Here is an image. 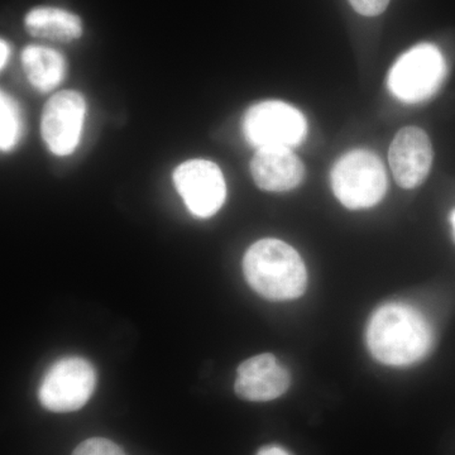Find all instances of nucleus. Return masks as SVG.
Here are the masks:
<instances>
[{"mask_svg":"<svg viewBox=\"0 0 455 455\" xmlns=\"http://www.w3.org/2000/svg\"><path fill=\"white\" fill-rule=\"evenodd\" d=\"M368 348L387 366H407L427 355L433 343L429 323L414 307L390 304L379 307L367 329Z\"/></svg>","mask_w":455,"mask_h":455,"instance_id":"1","label":"nucleus"},{"mask_svg":"<svg viewBox=\"0 0 455 455\" xmlns=\"http://www.w3.org/2000/svg\"><path fill=\"white\" fill-rule=\"evenodd\" d=\"M243 272L248 284L268 300H293L307 289L304 260L291 245L278 239H262L251 245Z\"/></svg>","mask_w":455,"mask_h":455,"instance_id":"2","label":"nucleus"},{"mask_svg":"<svg viewBox=\"0 0 455 455\" xmlns=\"http://www.w3.org/2000/svg\"><path fill=\"white\" fill-rule=\"evenodd\" d=\"M335 196L349 209H366L381 202L387 176L379 156L364 149L348 152L331 171Z\"/></svg>","mask_w":455,"mask_h":455,"instance_id":"3","label":"nucleus"},{"mask_svg":"<svg viewBox=\"0 0 455 455\" xmlns=\"http://www.w3.org/2000/svg\"><path fill=\"white\" fill-rule=\"evenodd\" d=\"M447 64L438 47L421 44L407 51L388 75V88L403 103H419L433 97L445 79Z\"/></svg>","mask_w":455,"mask_h":455,"instance_id":"4","label":"nucleus"},{"mask_svg":"<svg viewBox=\"0 0 455 455\" xmlns=\"http://www.w3.org/2000/svg\"><path fill=\"white\" fill-rule=\"evenodd\" d=\"M97 386V373L86 359L68 357L53 363L42 379L38 400L49 411L74 412L86 405Z\"/></svg>","mask_w":455,"mask_h":455,"instance_id":"5","label":"nucleus"},{"mask_svg":"<svg viewBox=\"0 0 455 455\" xmlns=\"http://www.w3.org/2000/svg\"><path fill=\"white\" fill-rule=\"evenodd\" d=\"M245 139L259 148L300 145L307 123L300 110L283 101H262L248 109L243 121Z\"/></svg>","mask_w":455,"mask_h":455,"instance_id":"6","label":"nucleus"},{"mask_svg":"<svg viewBox=\"0 0 455 455\" xmlns=\"http://www.w3.org/2000/svg\"><path fill=\"white\" fill-rule=\"evenodd\" d=\"M173 182L191 214L209 218L226 202L227 185L223 172L208 160H191L180 164Z\"/></svg>","mask_w":455,"mask_h":455,"instance_id":"7","label":"nucleus"},{"mask_svg":"<svg viewBox=\"0 0 455 455\" xmlns=\"http://www.w3.org/2000/svg\"><path fill=\"white\" fill-rule=\"evenodd\" d=\"M86 116L85 99L74 90L57 92L42 113L41 132L52 154H73L82 137Z\"/></svg>","mask_w":455,"mask_h":455,"instance_id":"8","label":"nucleus"},{"mask_svg":"<svg viewBox=\"0 0 455 455\" xmlns=\"http://www.w3.org/2000/svg\"><path fill=\"white\" fill-rule=\"evenodd\" d=\"M433 157L429 137L418 127H406L398 132L388 155L394 178L403 188L423 184L429 175Z\"/></svg>","mask_w":455,"mask_h":455,"instance_id":"9","label":"nucleus"},{"mask_svg":"<svg viewBox=\"0 0 455 455\" xmlns=\"http://www.w3.org/2000/svg\"><path fill=\"white\" fill-rule=\"evenodd\" d=\"M290 373L275 355L265 353L244 361L238 368L235 390L238 397L266 403L283 396L290 387Z\"/></svg>","mask_w":455,"mask_h":455,"instance_id":"10","label":"nucleus"},{"mask_svg":"<svg viewBox=\"0 0 455 455\" xmlns=\"http://www.w3.org/2000/svg\"><path fill=\"white\" fill-rule=\"evenodd\" d=\"M251 173L257 187L272 193L292 190L301 184L305 167L291 148H259L251 163Z\"/></svg>","mask_w":455,"mask_h":455,"instance_id":"11","label":"nucleus"},{"mask_svg":"<svg viewBox=\"0 0 455 455\" xmlns=\"http://www.w3.org/2000/svg\"><path fill=\"white\" fill-rule=\"evenodd\" d=\"M25 26L29 35L51 41L70 42L83 35L79 16L60 8H33L25 17Z\"/></svg>","mask_w":455,"mask_h":455,"instance_id":"12","label":"nucleus"},{"mask_svg":"<svg viewBox=\"0 0 455 455\" xmlns=\"http://www.w3.org/2000/svg\"><path fill=\"white\" fill-rule=\"evenodd\" d=\"M27 79L40 92H50L61 84L66 74L65 57L49 47L31 44L22 52Z\"/></svg>","mask_w":455,"mask_h":455,"instance_id":"13","label":"nucleus"},{"mask_svg":"<svg viewBox=\"0 0 455 455\" xmlns=\"http://www.w3.org/2000/svg\"><path fill=\"white\" fill-rule=\"evenodd\" d=\"M20 112L16 101L7 92H0V148L8 152L20 140Z\"/></svg>","mask_w":455,"mask_h":455,"instance_id":"14","label":"nucleus"},{"mask_svg":"<svg viewBox=\"0 0 455 455\" xmlns=\"http://www.w3.org/2000/svg\"><path fill=\"white\" fill-rule=\"evenodd\" d=\"M73 455H127L112 440L92 438L77 445Z\"/></svg>","mask_w":455,"mask_h":455,"instance_id":"15","label":"nucleus"},{"mask_svg":"<svg viewBox=\"0 0 455 455\" xmlns=\"http://www.w3.org/2000/svg\"><path fill=\"white\" fill-rule=\"evenodd\" d=\"M357 13L366 17H376L383 13L390 0H348Z\"/></svg>","mask_w":455,"mask_h":455,"instance_id":"16","label":"nucleus"},{"mask_svg":"<svg viewBox=\"0 0 455 455\" xmlns=\"http://www.w3.org/2000/svg\"><path fill=\"white\" fill-rule=\"evenodd\" d=\"M257 455H290L289 451H284L283 448L271 445V447H265L260 449Z\"/></svg>","mask_w":455,"mask_h":455,"instance_id":"17","label":"nucleus"},{"mask_svg":"<svg viewBox=\"0 0 455 455\" xmlns=\"http://www.w3.org/2000/svg\"><path fill=\"white\" fill-rule=\"evenodd\" d=\"M9 52V44L4 40L0 41V68H4L5 64H7Z\"/></svg>","mask_w":455,"mask_h":455,"instance_id":"18","label":"nucleus"},{"mask_svg":"<svg viewBox=\"0 0 455 455\" xmlns=\"http://www.w3.org/2000/svg\"><path fill=\"white\" fill-rule=\"evenodd\" d=\"M451 226H453L454 235H455V211L453 212V214H451Z\"/></svg>","mask_w":455,"mask_h":455,"instance_id":"19","label":"nucleus"}]
</instances>
